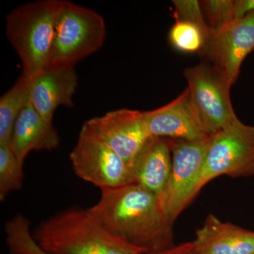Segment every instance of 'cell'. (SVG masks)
I'll return each mask as SVG.
<instances>
[{
	"label": "cell",
	"mask_w": 254,
	"mask_h": 254,
	"mask_svg": "<svg viewBox=\"0 0 254 254\" xmlns=\"http://www.w3.org/2000/svg\"><path fill=\"white\" fill-rule=\"evenodd\" d=\"M6 244L11 254H46L36 243L30 231L29 222L21 215L6 225Z\"/></svg>",
	"instance_id": "17"
},
{
	"label": "cell",
	"mask_w": 254,
	"mask_h": 254,
	"mask_svg": "<svg viewBox=\"0 0 254 254\" xmlns=\"http://www.w3.org/2000/svg\"><path fill=\"white\" fill-rule=\"evenodd\" d=\"M200 5L211 30L218 29L236 19L235 0H205L200 1Z\"/></svg>",
	"instance_id": "20"
},
{
	"label": "cell",
	"mask_w": 254,
	"mask_h": 254,
	"mask_svg": "<svg viewBox=\"0 0 254 254\" xmlns=\"http://www.w3.org/2000/svg\"><path fill=\"white\" fill-rule=\"evenodd\" d=\"M235 18H241L254 12V0H235Z\"/></svg>",
	"instance_id": "23"
},
{
	"label": "cell",
	"mask_w": 254,
	"mask_h": 254,
	"mask_svg": "<svg viewBox=\"0 0 254 254\" xmlns=\"http://www.w3.org/2000/svg\"><path fill=\"white\" fill-rule=\"evenodd\" d=\"M23 165L15 156L9 145H0V200L3 201L14 190H21Z\"/></svg>",
	"instance_id": "18"
},
{
	"label": "cell",
	"mask_w": 254,
	"mask_h": 254,
	"mask_svg": "<svg viewBox=\"0 0 254 254\" xmlns=\"http://www.w3.org/2000/svg\"><path fill=\"white\" fill-rule=\"evenodd\" d=\"M77 86L74 66H47L30 78V101L45 121L53 124L58 107L73 106V96Z\"/></svg>",
	"instance_id": "12"
},
{
	"label": "cell",
	"mask_w": 254,
	"mask_h": 254,
	"mask_svg": "<svg viewBox=\"0 0 254 254\" xmlns=\"http://www.w3.org/2000/svg\"><path fill=\"white\" fill-rule=\"evenodd\" d=\"M143 254H197L193 249L192 242H186L181 245L170 247L158 252H147Z\"/></svg>",
	"instance_id": "22"
},
{
	"label": "cell",
	"mask_w": 254,
	"mask_h": 254,
	"mask_svg": "<svg viewBox=\"0 0 254 254\" xmlns=\"http://www.w3.org/2000/svg\"><path fill=\"white\" fill-rule=\"evenodd\" d=\"M210 136L200 141L172 139V171L160 200L167 218L174 224L198 194L202 169Z\"/></svg>",
	"instance_id": "8"
},
{
	"label": "cell",
	"mask_w": 254,
	"mask_h": 254,
	"mask_svg": "<svg viewBox=\"0 0 254 254\" xmlns=\"http://www.w3.org/2000/svg\"><path fill=\"white\" fill-rule=\"evenodd\" d=\"M184 73L190 98L208 136L239 120L230 98L231 86L211 64H199L186 68Z\"/></svg>",
	"instance_id": "7"
},
{
	"label": "cell",
	"mask_w": 254,
	"mask_h": 254,
	"mask_svg": "<svg viewBox=\"0 0 254 254\" xmlns=\"http://www.w3.org/2000/svg\"><path fill=\"white\" fill-rule=\"evenodd\" d=\"M61 0L27 3L6 16V36L23 64V76L33 78L47 67Z\"/></svg>",
	"instance_id": "3"
},
{
	"label": "cell",
	"mask_w": 254,
	"mask_h": 254,
	"mask_svg": "<svg viewBox=\"0 0 254 254\" xmlns=\"http://www.w3.org/2000/svg\"><path fill=\"white\" fill-rule=\"evenodd\" d=\"M254 50V12L212 30L199 53L232 86L239 77L244 60Z\"/></svg>",
	"instance_id": "9"
},
{
	"label": "cell",
	"mask_w": 254,
	"mask_h": 254,
	"mask_svg": "<svg viewBox=\"0 0 254 254\" xmlns=\"http://www.w3.org/2000/svg\"><path fill=\"white\" fill-rule=\"evenodd\" d=\"M69 158L76 175L101 190L132 184L129 165L86 123Z\"/></svg>",
	"instance_id": "6"
},
{
	"label": "cell",
	"mask_w": 254,
	"mask_h": 254,
	"mask_svg": "<svg viewBox=\"0 0 254 254\" xmlns=\"http://www.w3.org/2000/svg\"><path fill=\"white\" fill-rule=\"evenodd\" d=\"M169 41L178 51L185 53H200L205 46L207 36L196 25L176 20L169 33Z\"/></svg>",
	"instance_id": "19"
},
{
	"label": "cell",
	"mask_w": 254,
	"mask_h": 254,
	"mask_svg": "<svg viewBox=\"0 0 254 254\" xmlns=\"http://www.w3.org/2000/svg\"><path fill=\"white\" fill-rule=\"evenodd\" d=\"M60 144L53 124L45 121L28 102L15 122L9 144L19 163L23 165L30 152L55 150Z\"/></svg>",
	"instance_id": "15"
},
{
	"label": "cell",
	"mask_w": 254,
	"mask_h": 254,
	"mask_svg": "<svg viewBox=\"0 0 254 254\" xmlns=\"http://www.w3.org/2000/svg\"><path fill=\"white\" fill-rule=\"evenodd\" d=\"M143 114L151 137L185 141H200L209 137L188 88L168 104Z\"/></svg>",
	"instance_id": "11"
},
{
	"label": "cell",
	"mask_w": 254,
	"mask_h": 254,
	"mask_svg": "<svg viewBox=\"0 0 254 254\" xmlns=\"http://www.w3.org/2000/svg\"><path fill=\"white\" fill-rule=\"evenodd\" d=\"M33 238L46 254H143L106 230L89 209L69 208L43 220Z\"/></svg>",
	"instance_id": "2"
},
{
	"label": "cell",
	"mask_w": 254,
	"mask_h": 254,
	"mask_svg": "<svg viewBox=\"0 0 254 254\" xmlns=\"http://www.w3.org/2000/svg\"><path fill=\"white\" fill-rule=\"evenodd\" d=\"M30 101V78L21 76L0 98V145H9L15 122Z\"/></svg>",
	"instance_id": "16"
},
{
	"label": "cell",
	"mask_w": 254,
	"mask_h": 254,
	"mask_svg": "<svg viewBox=\"0 0 254 254\" xmlns=\"http://www.w3.org/2000/svg\"><path fill=\"white\" fill-rule=\"evenodd\" d=\"M105 36L106 25L101 15L71 1H63L47 66H74L98 51Z\"/></svg>",
	"instance_id": "4"
},
{
	"label": "cell",
	"mask_w": 254,
	"mask_h": 254,
	"mask_svg": "<svg viewBox=\"0 0 254 254\" xmlns=\"http://www.w3.org/2000/svg\"><path fill=\"white\" fill-rule=\"evenodd\" d=\"M128 165L150 138L143 112L122 109L85 123Z\"/></svg>",
	"instance_id": "10"
},
{
	"label": "cell",
	"mask_w": 254,
	"mask_h": 254,
	"mask_svg": "<svg viewBox=\"0 0 254 254\" xmlns=\"http://www.w3.org/2000/svg\"><path fill=\"white\" fill-rule=\"evenodd\" d=\"M197 254H254V232L209 214L191 242Z\"/></svg>",
	"instance_id": "14"
},
{
	"label": "cell",
	"mask_w": 254,
	"mask_h": 254,
	"mask_svg": "<svg viewBox=\"0 0 254 254\" xmlns=\"http://www.w3.org/2000/svg\"><path fill=\"white\" fill-rule=\"evenodd\" d=\"M174 16L176 20L187 21L201 28L208 39L211 28L205 21L200 1L197 0H174Z\"/></svg>",
	"instance_id": "21"
},
{
	"label": "cell",
	"mask_w": 254,
	"mask_h": 254,
	"mask_svg": "<svg viewBox=\"0 0 254 254\" xmlns=\"http://www.w3.org/2000/svg\"><path fill=\"white\" fill-rule=\"evenodd\" d=\"M88 209L110 233L147 252L174 246L173 224L160 200L137 184L101 190L98 203Z\"/></svg>",
	"instance_id": "1"
},
{
	"label": "cell",
	"mask_w": 254,
	"mask_h": 254,
	"mask_svg": "<svg viewBox=\"0 0 254 254\" xmlns=\"http://www.w3.org/2000/svg\"><path fill=\"white\" fill-rule=\"evenodd\" d=\"M172 139L152 137L133 159L132 184H137L158 198L163 195L172 171Z\"/></svg>",
	"instance_id": "13"
},
{
	"label": "cell",
	"mask_w": 254,
	"mask_h": 254,
	"mask_svg": "<svg viewBox=\"0 0 254 254\" xmlns=\"http://www.w3.org/2000/svg\"><path fill=\"white\" fill-rule=\"evenodd\" d=\"M254 175V126L240 120L210 136L202 169L198 193L218 177Z\"/></svg>",
	"instance_id": "5"
}]
</instances>
